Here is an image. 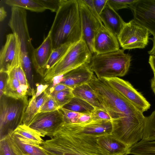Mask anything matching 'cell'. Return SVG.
<instances>
[{
  "label": "cell",
  "instance_id": "cell-1",
  "mask_svg": "<svg viewBox=\"0 0 155 155\" xmlns=\"http://www.w3.org/2000/svg\"><path fill=\"white\" fill-rule=\"evenodd\" d=\"M110 117L111 134L130 147L143 139L146 117L143 113L109 84L94 74L87 83Z\"/></svg>",
  "mask_w": 155,
  "mask_h": 155
},
{
  "label": "cell",
  "instance_id": "cell-2",
  "mask_svg": "<svg viewBox=\"0 0 155 155\" xmlns=\"http://www.w3.org/2000/svg\"><path fill=\"white\" fill-rule=\"evenodd\" d=\"M63 124L53 137L40 145L50 155H105L97 137L73 132Z\"/></svg>",
  "mask_w": 155,
  "mask_h": 155
},
{
  "label": "cell",
  "instance_id": "cell-3",
  "mask_svg": "<svg viewBox=\"0 0 155 155\" xmlns=\"http://www.w3.org/2000/svg\"><path fill=\"white\" fill-rule=\"evenodd\" d=\"M49 33L53 49L83 38L78 0H62Z\"/></svg>",
  "mask_w": 155,
  "mask_h": 155
},
{
  "label": "cell",
  "instance_id": "cell-4",
  "mask_svg": "<svg viewBox=\"0 0 155 155\" xmlns=\"http://www.w3.org/2000/svg\"><path fill=\"white\" fill-rule=\"evenodd\" d=\"M8 25L18 40L22 67L30 86H34L32 56L35 48L31 42L27 21L25 9L12 7Z\"/></svg>",
  "mask_w": 155,
  "mask_h": 155
},
{
  "label": "cell",
  "instance_id": "cell-5",
  "mask_svg": "<svg viewBox=\"0 0 155 155\" xmlns=\"http://www.w3.org/2000/svg\"><path fill=\"white\" fill-rule=\"evenodd\" d=\"M118 50L104 54H94L89 64L91 70L99 78H109L123 77L128 72L131 56Z\"/></svg>",
  "mask_w": 155,
  "mask_h": 155
},
{
  "label": "cell",
  "instance_id": "cell-6",
  "mask_svg": "<svg viewBox=\"0 0 155 155\" xmlns=\"http://www.w3.org/2000/svg\"><path fill=\"white\" fill-rule=\"evenodd\" d=\"M28 102L27 97L16 98L5 94L0 97V140L22 124Z\"/></svg>",
  "mask_w": 155,
  "mask_h": 155
},
{
  "label": "cell",
  "instance_id": "cell-7",
  "mask_svg": "<svg viewBox=\"0 0 155 155\" xmlns=\"http://www.w3.org/2000/svg\"><path fill=\"white\" fill-rule=\"evenodd\" d=\"M92 54L83 38L72 44L62 59L43 77L49 82L54 77L63 75L84 64H89Z\"/></svg>",
  "mask_w": 155,
  "mask_h": 155
},
{
  "label": "cell",
  "instance_id": "cell-8",
  "mask_svg": "<svg viewBox=\"0 0 155 155\" xmlns=\"http://www.w3.org/2000/svg\"><path fill=\"white\" fill-rule=\"evenodd\" d=\"M150 32L134 19L126 23L117 37L122 49L144 48L148 44Z\"/></svg>",
  "mask_w": 155,
  "mask_h": 155
},
{
  "label": "cell",
  "instance_id": "cell-9",
  "mask_svg": "<svg viewBox=\"0 0 155 155\" xmlns=\"http://www.w3.org/2000/svg\"><path fill=\"white\" fill-rule=\"evenodd\" d=\"M64 123L62 114L59 109L51 112L38 113L28 126L41 137L51 138Z\"/></svg>",
  "mask_w": 155,
  "mask_h": 155
},
{
  "label": "cell",
  "instance_id": "cell-10",
  "mask_svg": "<svg viewBox=\"0 0 155 155\" xmlns=\"http://www.w3.org/2000/svg\"><path fill=\"white\" fill-rule=\"evenodd\" d=\"M104 79L112 87L143 113L150 108V103L128 81L118 77Z\"/></svg>",
  "mask_w": 155,
  "mask_h": 155
},
{
  "label": "cell",
  "instance_id": "cell-11",
  "mask_svg": "<svg viewBox=\"0 0 155 155\" xmlns=\"http://www.w3.org/2000/svg\"><path fill=\"white\" fill-rule=\"evenodd\" d=\"M134 19L155 37V0H138L130 5Z\"/></svg>",
  "mask_w": 155,
  "mask_h": 155
},
{
  "label": "cell",
  "instance_id": "cell-12",
  "mask_svg": "<svg viewBox=\"0 0 155 155\" xmlns=\"http://www.w3.org/2000/svg\"><path fill=\"white\" fill-rule=\"evenodd\" d=\"M83 38L92 55L94 37L103 25L93 15L82 0H78Z\"/></svg>",
  "mask_w": 155,
  "mask_h": 155
},
{
  "label": "cell",
  "instance_id": "cell-13",
  "mask_svg": "<svg viewBox=\"0 0 155 155\" xmlns=\"http://www.w3.org/2000/svg\"><path fill=\"white\" fill-rule=\"evenodd\" d=\"M21 62L19 44L18 38L13 33L6 35L5 44L0 52V72L7 73Z\"/></svg>",
  "mask_w": 155,
  "mask_h": 155
},
{
  "label": "cell",
  "instance_id": "cell-14",
  "mask_svg": "<svg viewBox=\"0 0 155 155\" xmlns=\"http://www.w3.org/2000/svg\"><path fill=\"white\" fill-rule=\"evenodd\" d=\"M117 38L103 25L94 37L93 51L95 54H100L119 50Z\"/></svg>",
  "mask_w": 155,
  "mask_h": 155
},
{
  "label": "cell",
  "instance_id": "cell-15",
  "mask_svg": "<svg viewBox=\"0 0 155 155\" xmlns=\"http://www.w3.org/2000/svg\"><path fill=\"white\" fill-rule=\"evenodd\" d=\"M65 127L73 132L81 133L98 137L111 134L112 125L111 121H92L86 124H64Z\"/></svg>",
  "mask_w": 155,
  "mask_h": 155
},
{
  "label": "cell",
  "instance_id": "cell-16",
  "mask_svg": "<svg viewBox=\"0 0 155 155\" xmlns=\"http://www.w3.org/2000/svg\"><path fill=\"white\" fill-rule=\"evenodd\" d=\"M7 138L17 155H50L40 145L18 137L13 133Z\"/></svg>",
  "mask_w": 155,
  "mask_h": 155
},
{
  "label": "cell",
  "instance_id": "cell-17",
  "mask_svg": "<svg viewBox=\"0 0 155 155\" xmlns=\"http://www.w3.org/2000/svg\"><path fill=\"white\" fill-rule=\"evenodd\" d=\"M93 75V72L90 69L89 64H85L62 75L60 84L73 89L88 83Z\"/></svg>",
  "mask_w": 155,
  "mask_h": 155
},
{
  "label": "cell",
  "instance_id": "cell-18",
  "mask_svg": "<svg viewBox=\"0 0 155 155\" xmlns=\"http://www.w3.org/2000/svg\"><path fill=\"white\" fill-rule=\"evenodd\" d=\"M97 142L105 155H127L129 147L111 134L97 137Z\"/></svg>",
  "mask_w": 155,
  "mask_h": 155
},
{
  "label": "cell",
  "instance_id": "cell-19",
  "mask_svg": "<svg viewBox=\"0 0 155 155\" xmlns=\"http://www.w3.org/2000/svg\"><path fill=\"white\" fill-rule=\"evenodd\" d=\"M53 50L51 39L50 34L48 33L41 45L34 49L32 56L33 66L36 71L40 75Z\"/></svg>",
  "mask_w": 155,
  "mask_h": 155
},
{
  "label": "cell",
  "instance_id": "cell-20",
  "mask_svg": "<svg viewBox=\"0 0 155 155\" xmlns=\"http://www.w3.org/2000/svg\"><path fill=\"white\" fill-rule=\"evenodd\" d=\"M100 16L104 26L117 38L126 22L107 2Z\"/></svg>",
  "mask_w": 155,
  "mask_h": 155
},
{
  "label": "cell",
  "instance_id": "cell-21",
  "mask_svg": "<svg viewBox=\"0 0 155 155\" xmlns=\"http://www.w3.org/2000/svg\"><path fill=\"white\" fill-rule=\"evenodd\" d=\"M72 91L74 97L87 102L95 108L106 111L94 91L88 83L75 87Z\"/></svg>",
  "mask_w": 155,
  "mask_h": 155
},
{
  "label": "cell",
  "instance_id": "cell-22",
  "mask_svg": "<svg viewBox=\"0 0 155 155\" xmlns=\"http://www.w3.org/2000/svg\"><path fill=\"white\" fill-rule=\"evenodd\" d=\"M46 91L37 97L34 96L28 102L25 110L22 124L28 126L35 115L38 113L39 110L48 96Z\"/></svg>",
  "mask_w": 155,
  "mask_h": 155
},
{
  "label": "cell",
  "instance_id": "cell-23",
  "mask_svg": "<svg viewBox=\"0 0 155 155\" xmlns=\"http://www.w3.org/2000/svg\"><path fill=\"white\" fill-rule=\"evenodd\" d=\"M72 44L67 43L54 49L46 65L43 68L41 75L44 77L62 59Z\"/></svg>",
  "mask_w": 155,
  "mask_h": 155
},
{
  "label": "cell",
  "instance_id": "cell-24",
  "mask_svg": "<svg viewBox=\"0 0 155 155\" xmlns=\"http://www.w3.org/2000/svg\"><path fill=\"white\" fill-rule=\"evenodd\" d=\"M62 107L78 113L90 115L95 109L87 102L74 96Z\"/></svg>",
  "mask_w": 155,
  "mask_h": 155
},
{
  "label": "cell",
  "instance_id": "cell-25",
  "mask_svg": "<svg viewBox=\"0 0 155 155\" xmlns=\"http://www.w3.org/2000/svg\"><path fill=\"white\" fill-rule=\"evenodd\" d=\"M13 133L18 137L40 145L44 141L39 133L23 124L19 125Z\"/></svg>",
  "mask_w": 155,
  "mask_h": 155
},
{
  "label": "cell",
  "instance_id": "cell-26",
  "mask_svg": "<svg viewBox=\"0 0 155 155\" xmlns=\"http://www.w3.org/2000/svg\"><path fill=\"white\" fill-rule=\"evenodd\" d=\"M5 3L12 7H16L31 11L41 12L46 10L38 0H6Z\"/></svg>",
  "mask_w": 155,
  "mask_h": 155
},
{
  "label": "cell",
  "instance_id": "cell-27",
  "mask_svg": "<svg viewBox=\"0 0 155 155\" xmlns=\"http://www.w3.org/2000/svg\"><path fill=\"white\" fill-rule=\"evenodd\" d=\"M143 140H155V110L148 117H146Z\"/></svg>",
  "mask_w": 155,
  "mask_h": 155
},
{
  "label": "cell",
  "instance_id": "cell-28",
  "mask_svg": "<svg viewBox=\"0 0 155 155\" xmlns=\"http://www.w3.org/2000/svg\"><path fill=\"white\" fill-rule=\"evenodd\" d=\"M72 91L64 90L52 93L49 95L54 99L60 108L68 103L74 97Z\"/></svg>",
  "mask_w": 155,
  "mask_h": 155
},
{
  "label": "cell",
  "instance_id": "cell-29",
  "mask_svg": "<svg viewBox=\"0 0 155 155\" xmlns=\"http://www.w3.org/2000/svg\"><path fill=\"white\" fill-rule=\"evenodd\" d=\"M59 108L57 102L52 96L49 95L40 108L38 113L55 111Z\"/></svg>",
  "mask_w": 155,
  "mask_h": 155
},
{
  "label": "cell",
  "instance_id": "cell-30",
  "mask_svg": "<svg viewBox=\"0 0 155 155\" xmlns=\"http://www.w3.org/2000/svg\"><path fill=\"white\" fill-rule=\"evenodd\" d=\"M61 112L64 123L67 124H76L82 114H80L68 110L63 108H59Z\"/></svg>",
  "mask_w": 155,
  "mask_h": 155
},
{
  "label": "cell",
  "instance_id": "cell-31",
  "mask_svg": "<svg viewBox=\"0 0 155 155\" xmlns=\"http://www.w3.org/2000/svg\"><path fill=\"white\" fill-rule=\"evenodd\" d=\"M138 0H108L107 3L114 10L129 8Z\"/></svg>",
  "mask_w": 155,
  "mask_h": 155
},
{
  "label": "cell",
  "instance_id": "cell-32",
  "mask_svg": "<svg viewBox=\"0 0 155 155\" xmlns=\"http://www.w3.org/2000/svg\"><path fill=\"white\" fill-rule=\"evenodd\" d=\"M46 9L57 12L61 6L62 0H38Z\"/></svg>",
  "mask_w": 155,
  "mask_h": 155
},
{
  "label": "cell",
  "instance_id": "cell-33",
  "mask_svg": "<svg viewBox=\"0 0 155 155\" xmlns=\"http://www.w3.org/2000/svg\"><path fill=\"white\" fill-rule=\"evenodd\" d=\"M92 121L107 120L111 121L110 117L105 111L96 109L91 114Z\"/></svg>",
  "mask_w": 155,
  "mask_h": 155
},
{
  "label": "cell",
  "instance_id": "cell-34",
  "mask_svg": "<svg viewBox=\"0 0 155 155\" xmlns=\"http://www.w3.org/2000/svg\"><path fill=\"white\" fill-rule=\"evenodd\" d=\"M0 155H17L10 145L7 137L0 140Z\"/></svg>",
  "mask_w": 155,
  "mask_h": 155
},
{
  "label": "cell",
  "instance_id": "cell-35",
  "mask_svg": "<svg viewBox=\"0 0 155 155\" xmlns=\"http://www.w3.org/2000/svg\"><path fill=\"white\" fill-rule=\"evenodd\" d=\"M73 89L61 84H58L54 86L48 87L46 91L48 95L51 94L64 90L72 91Z\"/></svg>",
  "mask_w": 155,
  "mask_h": 155
},
{
  "label": "cell",
  "instance_id": "cell-36",
  "mask_svg": "<svg viewBox=\"0 0 155 155\" xmlns=\"http://www.w3.org/2000/svg\"><path fill=\"white\" fill-rule=\"evenodd\" d=\"M0 97L5 94L8 78V74L7 73L0 72Z\"/></svg>",
  "mask_w": 155,
  "mask_h": 155
},
{
  "label": "cell",
  "instance_id": "cell-37",
  "mask_svg": "<svg viewBox=\"0 0 155 155\" xmlns=\"http://www.w3.org/2000/svg\"><path fill=\"white\" fill-rule=\"evenodd\" d=\"M87 5L94 17L101 23H102L100 15L97 12L94 6L93 0H82Z\"/></svg>",
  "mask_w": 155,
  "mask_h": 155
},
{
  "label": "cell",
  "instance_id": "cell-38",
  "mask_svg": "<svg viewBox=\"0 0 155 155\" xmlns=\"http://www.w3.org/2000/svg\"><path fill=\"white\" fill-rule=\"evenodd\" d=\"M107 1L108 0H93L94 6L100 15L104 9Z\"/></svg>",
  "mask_w": 155,
  "mask_h": 155
},
{
  "label": "cell",
  "instance_id": "cell-39",
  "mask_svg": "<svg viewBox=\"0 0 155 155\" xmlns=\"http://www.w3.org/2000/svg\"><path fill=\"white\" fill-rule=\"evenodd\" d=\"M92 121L90 114H82L79 118L76 124H86Z\"/></svg>",
  "mask_w": 155,
  "mask_h": 155
},
{
  "label": "cell",
  "instance_id": "cell-40",
  "mask_svg": "<svg viewBox=\"0 0 155 155\" xmlns=\"http://www.w3.org/2000/svg\"><path fill=\"white\" fill-rule=\"evenodd\" d=\"M36 91L34 96L35 97H37L41 95L43 92L45 91L49 87L48 84H37Z\"/></svg>",
  "mask_w": 155,
  "mask_h": 155
},
{
  "label": "cell",
  "instance_id": "cell-41",
  "mask_svg": "<svg viewBox=\"0 0 155 155\" xmlns=\"http://www.w3.org/2000/svg\"><path fill=\"white\" fill-rule=\"evenodd\" d=\"M148 62L154 74H155V56L150 55Z\"/></svg>",
  "mask_w": 155,
  "mask_h": 155
},
{
  "label": "cell",
  "instance_id": "cell-42",
  "mask_svg": "<svg viewBox=\"0 0 155 155\" xmlns=\"http://www.w3.org/2000/svg\"><path fill=\"white\" fill-rule=\"evenodd\" d=\"M7 16V12L4 7L1 6L0 8V21H3Z\"/></svg>",
  "mask_w": 155,
  "mask_h": 155
},
{
  "label": "cell",
  "instance_id": "cell-43",
  "mask_svg": "<svg viewBox=\"0 0 155 155\" xmlns=\"http://www.w3.org/2000/svg\"><path fill=\"white\" fill-rule=\"evenodd\" d=\"M153 41V45L151 50L148 51V53L150 55L155 56V37L151 39Z\"/></svg>",
  "mask_w": 155,
  "mask_h": 155
},
{
  "label": "cell",
  "instance_id": "cell-44",
  "mask_svg": "<svg viewBox=\"0 0 155 155\" xmlns=\"http://www.w3.org/2000/svg\"><path fill=\"white\" fill-rule=\"evenodd\" d=\"M151 87L155 95V74H154V76L151 80Z\"/></svg>",
  "mask_w": 155,
  "mask_h": 155
},
{
  "label": "cell",
  "instance_id": "cell-45",
  "mask_svg": "<svg viewBox=\"0 0 155 155\" xmlns=\"http://www.w3.org/2000/svg\"><path fill=\"white\" fill-rule=\"evenodd\" d=\"M122 155V154H119V155Z\"/></svg>",
  "mask_w": 155,
  "mask_h": 155
}]
</instances>
